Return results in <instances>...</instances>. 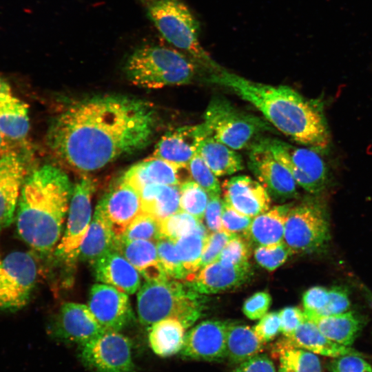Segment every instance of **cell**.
Instances as JSON below:
<instances>
[{
  "label": "cell",
  "mask_w": 372,
  "mask_h": 372,
  "mask_svg": "<svg viewBox=\"0 0 372 372\" xmlns=\"http://www.w3.org/2000/svg\"><path fill=\"white\" fill-rule=\"evenodd\" d=\"M291 254V250L284 242L274 245L258 246L254 253L257 263L269 271L284 264Z\"/></svg>",
  "instance_id": "42"
},
{
  "label": "cell",
  "mask_w": 372,
  "mask_h": 372,
  "mask_svg": "<svg viewBox=\"0 0 372 372\" xmlns=\"http://www.w3.org/2000/svg\"><path fill=\"white\" fill-rule=\"evenodd\" d=\"M209 136V132L203 122L177 127L161 138L153 156L187 169L200 143Z\"/></svg>",
  "instance_id": "17"
},
{
  "label": "cell",
  "mask_w": 372,
  "mask_h": 372,
  "mask_svg": "<svg viewBox=\"0 0 372 372\" xmlns=\"http://www.w3.org/2000/svg\"><path fill=\"white\" fill-rule=\"evenodd\" d=\"M350 306L348 290L344 287H333L329 289L328 302L320 316L347 312L349 311Z\"/></svg>",
  "instance_id": "47"
},
{
  "label": "cell",
  "mask_w": 372,
  "mask_h": 372,
  "mask_svg": "<svg viewBox=\"0 0 372 372\" xmlns=\"http://www.w3.org/2000/svg\"><path fill=\"white\" fill-rule=\"evenodd\" d=\"M271 303V297L268 292L258 291L245 301L242 311L251 320L260 319L267 313Z\"/></svg>",
  "instance_id": "48"
},
{
  "label": "cell",
  "mask_w": 372,
  "mask_h": 372,
  "mask_svg": "<svg viewBox=\"0 0 372 372\" xmlns=\"http://www.w3.org/2000/svg\"><path fill=\"white\" fill-rule=\"evenodd\" d=\"M87 306L105 330L118 331L134 320L128 294L105 284L92 285Z\"/></svg>",
  "instance_id": "14"
},
{
  "label": "cell",
  "mask_w": 372,
  "mask_h": 372,
  "mask_svg": "<svg viewBox=\"0 0 372 372\" xmlns=\"http://www.w3.org/2000/svg\"><path fill=\"white\" fill-rule=\"evenodd\" d=\"M196 66L176 50L146 44L136 48L128 55L123 71L134 85L158 89L191 83L196 74Z\"/></svg>",
  "instance_id": "5"
},
{
  "label": "cell",
  "mask_w": 372,
  "mask_h": 372,
  "mask_svg": "<svg viewBox=\"0 0 372 372\" xmlns=\"http://www.w3.org/2000/svg\"><path fill=\"white\" fill-rule=\"evenodd\" d=\"M329 296V289L322 286H315L307 289L302 296V304L307 319L320 316L325 308Z\"/></svg>",
  "instance_id": "44"
},
{
  "label": "cell",
  "mask_w": 372,
  "mask_h": 372,
  "mask_svg": "<svg viewBox=\"0 0 372 372\" xmlns=\"http://www.w3.org/2000/svg\"><path fill=\"white\" fill-rule=\"evenodd\" d=\"M159 223L151 216L142 212L116 240H146L156 242L161 238Z\"/></svg>",
  "instance_id": "39"
},
{
  "label": "cell",
  "mask_w": 372,
  "mask_h": 372,
  "mask_svg": "<svg viewBox=\"0 0 372 372\" xmlns=\"http://www.w3.org/2000/svg\"><path fill=\"white\" fill-rule=\"evenodd\" d=\"M185 327L176 319L167 318L151 325L149 344L155 354L162 358L180 351L185 337Z\"/></svg>",
  "instance_id": "32"
},
{
  "label": "cell",
  "mask_w": 372,
  "mask_h": 372,
  "mask_svg": "<svg viewBox=\"0 0 372 372\" xmlns=\"http://www.w3.org/2000/svg\"><path fill=\"white\" fill-rule=\"evenodd\" d=\"M94 191L95 183L87 175L82 176L73 187L64 234L55 252L67 261L78 259L79 247L91 223V201Z\"/></svg>",
  "instance_id": "11"
},
{
  "label": "cell",
  "mask_w": 372,
  "mask_h": 372,
  "mask_svg": "<svg viewBox=\"0 0 372 372\" xmlns=\"http://www.w3.org/2000/svg\"><path fill=\"white\" fill-rule=\"evenodd\" d=\"M52 330L56 338L81 345L105 331L87 305L75 302H66L61 306Z\"/></svg>",
  "instance_id": "19"
},
{
  "label": "cell",
  "mask_w": 372,
  "mask_h": 372,
  "mask_svg": "<svg viewBox=\"0 0 372 372\" xmlns=\"http://www.w3.org/2000/svg\"><path fill=\"white\" fill-rule=\"evenodd\" d=\"M182 169L153 156L132 165L121 178L140 193L145 186L150 184L179 186L182 183L180 177Z\"/></svg>",
  "instance_id": "24"
},
{
  "label": "cell",
  "mask_w": 372,
  "mask_h": 372,
  "mask_svg": "<svg viewBox=\"0 0 372 372\" xmlns=\"http://www.w3.org/2000/svg\"><path fill=\"white\" fill-rule=\"evenodd\" d=\"M207 81L229 89L254 106L276 128L294 141L318 152L330 145V133L318 101L292 87L249 80L221 66L208 71Z\"/></svg>",
  "instance_id": "2"
},
{
  "label": "cell",
  "mask_w": 372,
  "mask_h": 372,
  "mask_svg": "<svg viewBox=\"0 0 372 372\" xmlns=\"http://www.w3.org/2000/svg\"><path fill=\"white\" fill-rule=\"evenodd\" d=\"M263 342L250 327L236 322H227V357L234 364L258 355L263 349Z\"/></svg>",
  "instance_id": "33"
},
{
  "label": "cell",
  "mask_w": 372,
  "mask_h": 372,
  "mask_svg": "<svg viewBox=\"0 0 372 372\" xmlns=\"http://www.w3.org/2000/svg\"><path fill=\"white\" fill-rule=\"evenodd\" d=\"M197 153L216 176L231 175L244 169L241 155L211 136L202 141Z\"/></svg>",
  "instance_id": "31"
},
{
  "label": "cell",
  "mask_w": 372,
  "mask_h": 372,
  "mask_svg": "<svg viewBox=\"0 0 372 372\" xmlns=\"http://www.w3.org/2000/svg\"><path fill=\"white\" fill-rule=\"evenodd\" d=\"M251 244L242 236H234L223 249L217 260L226 266L250 265Z\"/></svg>",
  "instance_id": "40"
},
{
  "label": "cell",
  "mask_w": 372,
  "mask_h": 372,
  "mask_svg": "<svg viewBox=\"0 0 372 372\" xmlns=\"http://www.w3.org/2000/svg\"><path fill=\"white\" fill-rule=\"evenodd\" d=\"M132 342L118 331L105 330L81 345V359L92 372H132Z\"/></svg>",
  "instance_id": "12"
},
{
  "label": "cell",
  "mask_w": 372,
  "mask_h": 372,
  "mask_svg": "<svg viewBox=\"0 0 372 372\" xmlns=\"http://www.w3.org/2000/svg\"><path fill=\"white\" fill-rule=\"evenodd\" d=\"M279 357V372H322L316 353L296 347L274 348Z\"/></svg>",
  "instance_id": "35"
},
{
  "label": "cell",
  "mask_w": 372,
  "mask_h": 372,
  "mask_svg": "<svg viewBox=\"0 0 372 372\" xmlns=\"http://www.w3.org/2000/svg\"><path fill=\"white\" fill-rule=\"evenodd\" d=\"M289 205L275 206L254 217L244 236L252 245L269 246L283 242Z\"/></svg>",
  "instance_id": "28"
},
{
  "label": "cell",
  "mask_w": 372,
  "mask_h": 372,
  "mask_svg": "<svg viewBox=\"0 0 372 372\" xmlns=\"http://www.w3.org/2000/svg\"><path fill=\"white\" fill-rule=\"evenodd\" d=\"M72 190L68 175L50 165L37 169L23 183L15 216L17 231L41 254L53 251L61 238Z\"/></svg>",
  "instance_id": "3"
},
{
  "label": "cell",
  "mask_w": 372,
  "mask_h": 372,
  "mask_svg": "<svg viewBox=\"0 0 372 372\" xmlns=\"http://www.w3.org/2000/svg\"><path fill=\"white\" fill-rule=\"evenodd\" d=\"M140 196L143 212L158 222L180 210L179 186L150 184L141 190Z\"/></svg>",
  "instance_id": "29"
},
{
  "label": "cell",
  "mask_w": 372,
  "mask_h": 372,
  "mask_svg": "<svg viewBox=\"0 0 372 372\" xmlns=\"http://www.w3.org/2000/svg\"><path fill=\"white\" fill-rule=\"evenodd\" d=\"M187 170L190 179L203 188L208 195L221 194V187L216 176L198 153L188 163Z\"/></svg>",
  "instance_id": "41"
},
{
  "label": "cell",
  "mask_w": 372,
  "mask_h": 372,
  "mask_svg": "<svg viewBox=\"0 0 372 372\" xmlns=\"http://www.w3.org/2000/svg\"><path fill=\"white\" fill-rule=\"evenodd\" d=\"M291 174L297 185L309 193L318 194L329 180L327 165L318 151L299 147L273 138L258 141Z\"/></svg>",
  "instance_id": "9"
},
{
  "label": "cell",
  "mask_w": 372,
  "mask_h": 372,
  "mask_svg": "<svg viewBox=\"0 0 372 372\" xmlns=\"http://www.w3.org/2000/svg\"><path fill=\"white\" fill-rule=\"evenodd\" d=\"M280 332L288 337L293 334L296 330L307 319L304 311L297 307H287L280 312Z\"/></svg>",
  "instance_id": "50"
},
{
  "label": "cell",
  "mask_w": 372,
  "mask_h": 372,
  "mask_svg": "<svg viewBox=\"0 0 372 372\" xmlns=\"http://www.w3.org/2000/svg\"><path fill=\"white\" fill-rule=\"evenodd\" d=\"M233 372H276V369L267 355L260 354L242 362Z\"/></svg>",
  "instance_id": "52"
},
{
  "label": "cell",
  "mask_w": 372,
  "mask_h": 372,
  "mask_svg": "<svg viewBox=\"0 0 372 372\" xmlns=\"http://www.w3.org/2000/svg\"><path fill=\"white\" fill-rule=\"evenodd\" d=\"M3 137L4 136H3V134L0 132V154L1 152L2 147H3Z\"/></svg>",
  "instance_id": "54"
},
{
  "label": "cell",
  "mask_w": 372,
  "mask_h": 372,
  "mask_svg": "<svg viewBox=\"0 0 372 372\" xmlns=\"http://www.w3.org/2000/svg\"><path fill=\"white\" fill-rule=\"evenodd\" d=\"M329 221L325 207L315 200H305L289 208L283 242L293 254L316 251L329 242Z\"/></svg>",
  "instance_id": "8"
},
{
  "label": "cell",
  "mask_w": 372,
  "mask_h": 372,
  "mask_svg": "<svg viewBox=\"0 0 372 372\" xmlns=\"http://www.w3.org/2000/svg\"><path fill=\"white\" fill-rule=\"evenodd\" d=\"M224 201L238 212L254 218L270 208L271 196L258 181L245 175L227 179L223 184Z\"/></svg>",
  "instance_id": "21"
},
{
  "label": "cell",
  "mask_w": 372,
  "mask_h": 372,
  "mask_svg": "<svg viewBox=\"0 0 372 372\" xmlns=\"http://www.w3.org/2000/svg\"><path fill=\"white\" fill-rule=\"evenodd\" d=\"M38 275L37 261L26 251H12L0 259V309L14 312L29 302Z\"/></svg>",
  "instance_id": "10"
},
{
  "label": "cell",
  "mask_w": 372,
  "mask_h": 372,
  "mask_svg": "<svg viewBox=\"0 0 372 372\" xmlns=\"http://www.w3.org/2000/svg\"><path fill=\"white\" fill-rule=\"evenodd\" d=\"M249 146V168L269 196L277 200L297 197V183L289 172L258 141Z\"/></svg>",
  "instance_id": "13"
},
{
  "label": "cell",
  "mask_w": 372,
  "mask_h": 372,
  "mask_svg": "<svg viewBox=\"0 0 372 372\" xmlns=\"http://www.w3.org/2000/svg\"><path fill=\"white\" fill-rule=\"evenodd\" d=\"M308 320L312 321L325 337L346 347L353 343L364 324L361 317L351 311Z\"/></svg>",
  "instance_id": "30"
},
{
  "label": "cell",
  "mask_w": 372,
  "mask_h": 372,
  "mask_svg": "<svg viewBox=\"0 0 372 372\" xmlns=\"http://www.w3.org/2000/svg\"><path fill=\"white\" fill-rule=\"evenodd\" d=\"M203 120L211 136L234 150L250 145L258 134L271 129L261 118L240 110L218 96L210 100Z\"/></svg>",
  "instance_id": "7"
},
{
  "label": "cell",
  "mask_w": 372,
  "mask_h": 372,
  "mask_svg": "<svg viewBox=\"0 0 372 372\" xmlns=\"http://www.w3.org/2000/svg\"><path fill=\"white\" fill-rule=\"evenodd\" d=\"M227 322L209 320L193 327L185 334L182 356L210 362L225 358Z\"/></svg>",
  "instance_id": "15"
},
{
  "label": "cell",
  "mask_w": 372,
  "mask_h": 372,
  "mask_svg": "<svg viewBox=\"0 0 372 372\" xmlns=\"http://www.w3.org/2000/svg\"><path fill=\"white\" fill-rule=\"evenodd\" d=\"M93 271L97 281L127 294L140 289L141 277L136 269L118 251L113 249L96 260Z\"/></svg>",
  "instance_id": "22"
},
{
  "label": "cell",
  "mask_w": 372,
  "mask_h": 372,
  "mask_svg": "<svg viewBox=\"0 0 372 372\" xmlns=\"http://www.w3.org/2000/svg\"><path fill=\"white\" fill-rule=\"evenodd\" d=\"M253 329L262 342L265 343L273 340L280 332L279 312L273 311L266 313Z\"/></svg>",
  "instance_id": "49"
},
{
  "label": "cell",
  "mask_w": 372,
  "mask_h": 372,
  "mask_svg": "<svg viewBox=\"0 0 372 372\" xmlns=\"http://www.w3.org/2000/svg\"><path fill=\"white\" fill-rule=\"evenodd\" d=\"M232 236L223 230L209 232L205 243L200 269L217 260L223 249Z\"/></svg>",
  "instance_id": "45"
},
{
  "label": "cell",
  "mask_w": 372,
  "mask_h": 372,
  "mask_svg": "<svg viewBox=\"0 0 372 372\" xmlns=\"http://www.w3.org/2000/svg\"><path fill=\"white\" fill-rule=\"evenodd\" d=\"M30 128L28 109L0 77V132L12 140L23 139Z\"/></svg>",
  "instance_id": "25"
},
{
  "label": "cell",
  "mask_w": 372,
  "mask_h": 372,
  "mask_svg": "<svg viewBox=\"0 0 372 372\" xmlns=\"http://www.w3.org/2000/svg\"><path fill=\"white\" fill-rule=\"evenodd\" d=\"M329 366L330 372H372L371 365L359 354L335 358Z\"/></svg>",
  "instance_id": "46"
},
{
  "label": "cell",
  "mask_w": 372,
  "mask_h": 372,
  "mask_svg": "<svg viewBox=\"0 0 372 372\" xmlns=\"http://www.w3.org/2000/svg\"><path fill=\"white\" fill-rule=\"evenodd\" d=\"M26 168L23 158L10 151L0 156V234L13 222Z\"/></svg>",
  "instance_id": "18"
},
{
  "label": "cell",
  "mask_w": 372,
  "mask_h": 372,
  "mask_svg": "<svg viewBox=\"0 0 372 372\" xmlns=\"http://www.w3.org/2000/svg\"><path fill=\"white\" fill-rule=\"evenodd\" d=\"M363 289H364V293L365 294V296L366 299L368 300V302L372 309V293L364 286L363 287Z\"/></svg>",
  "instance_id": "53"
},
{
  "label": "cell",
  "mask_w": 372,
  "mask_h": 372,
  "mask_svg": "<svg viewBox=\"0 0 372 372\" xmlns=\"http://www.w3.org/2000/svg\"><path fill=\"white\" fill-rule=\"evenodd\" d=\"M251 276L250 265L226 266L216 260L200 269L184 281L198 293L214 294L239 287Z\"/></svg>",
  "instance_id": "20"
},
{
  "label": "cell",
  "mask_w": 372,
  "mask_h": 372,
  "mask_svg": "<svg viewBox=\"0 0 372 372\" xmlns=\"http://www.w3.org/2000/svg\"><path fill=\"white\" fill-rule=\"evenodd\" d=\"M253 218L244 215L224 201L221 216V230L232 235L244 236Z\"/></svg>",
  "instance_id": "43"
},
{
  "label": "cell",
  "mask_w": 372,
  "mask_h": 372,
  "mask_svg": "<svg viewBox=\"0 0 372 372\" xmlns=\"http://www.w3.org/2000/svg\"><path fill=\"white\" fill-rule=\"evenodd\" d=\"M296 347L316 354L337 358L347 354L361 353L349 347L331 341L325 337L311 320L304 322L288 337L278 341L274 348Z\"/></svg>",
  "instance_id": "23"
},
{
  "label": "cell",
  "mask_w": 372,
  "mask_h": 372,
  "mask_svg": "<svg viewBox=\"0 0 372 372\" xmlns=\"http://www.w3.org/2000/svg\"><path fill=\"white\" fill-rule=\"evenodd\" d=\"M114 249L120 252L146 281L168 278L159 261L156 242L116 240Z\"/></svg>",
  "instance_id": "26"
},
{
  "label": "cell",
  "mask_w": 372,
  "mask_h": 372,
  "mask_svg": "<svg viewBox=\"0 0 372 372\" xmlns=\"http://www.w3.org/2000/svg\"><path fill=\"white\" fill-rule=\"evenodd\" d=\"M179 189L180 210L202 221L209 199L207 192L192 179L182 182Z\"/></svg>",
  "instance_id": "36"
},
{
  "label": "cell",
  "mask_w": 372,
  "mask_h": 372,
  "mask_svg": "<svg viewBox=\"0 0 372 372\" xmlns=\"http://www.w3.org/2000/svg\"><path fill=\"white\" fill-rule=\"evenodd\" d=\"M156 244L158 259L166 275L171 278L185 280L187 273L177 253L175 242L161 237Z\"/></svg>",
  "instance_id": "38"
},
{
  "label": "cell",
  "mask_w": 372,
  "mask_h": 372,
  "mask_svg": "<svg viewBox=\"0 0 372 372\" xmlns=\"http://www.w3.org/2000/svg\"><path fill=\"white\" fill-rule=\"evenodd\" d=\"M115 242L116 238L109 220L96 206L87 232L79 247L78 259L92 265L114 249Z\"/></svg>",
  "instance_id": "27"
},
{
  "label": "cell",
  "mask_w": 372,
  "mask_h": 372,
  "mask_svg": "<svg viewBox=\"0 0 372 372\" xmlns=\"http://www.w3.org/2000/svg\"><path fill=\"white\" fill-rule=\"evenodd\" d=\"M157 113L149 102L123 95L77 101L52 121L47 143L60 159L81 171L99 169L151 141Z\"/></svg>",
  "instance_id": "1"
},
{
  "label": "cell",
  "mask_w": 372,
  "mask_h": 372,
  "mask_svg": "<svg viewBox=\"0 0 372 372\" xmlns=\"http://www.w3.org/2000/svg\"><path fill=\"white\" fill-rule=\"evenodd\" d=\"M208 234L207 227L200 222L192 233L175 242L177 253L187 273L186 279L200 269L203 251Z\"/></svg>",
  "instance_id": "34"
},
{
  "label": "cell",
  "mask_w": 372,
  "mask_h": 372,
  "mask_svg": "<svg viewBox=\"0 0 372 372\" xmlns=\"http://www.w3.org/2000/svg\"><path fill=\"white\" fill-rule=\"evenodd\" d=\"M202 298L184 280L168 277L146 281L137 294L138 319L143 324L151 326L174 318L187 329L203 314L205 302Z\"/></svg>",
  "instance_id": "4"
},
{
  "label": "cell",
  "mask_w": 372,
  "mask_h": 372,
  "mask_svg": "<svg viewBox=\"0 0 372 372\" xmlns=\"http://www.w3.org/2000/svg\"><path fill=\"white\" fill-rule=\"evenodd\" d=\"M97 206L109 220L116 240L143 212L140 193L121 178L104 195Z\"/></svg>",
  "instance_id": "16"
},
{
  "label": "cell",
  "mask_w": 372,
  "mask_h": 372,
  "mask_svg": "<svg viewBox=\"0 0 372 372\" xmlns=\"http://www.w3.org/2000/svg\"><path fill=\"white\" fill-rule=\"evenodd\" d=\"M224 200L220 194H209L208 203L205 213L207 229L210 232L221 230V216Z\"/></svg>",
  "instance_id": "51"
},
{
  "label": "cell",
  "mask_w": 372,
  "mask_h": 372,
  "mask_svg": "<svg viewBox=\"0 0 372 372\" xmlns=\"http://www.w3.org/2000/svg\"><path fill=\"white\" fill-rule=\"evenodd\" d=\"M147 17L163 38L187 52L207 70L217 64L200 44L199 23L180 0H140Z\"/></svg>",
  "instance_id": "6"
},
{
  "label": "cell",
  "mask_w": 372,
  "mask_h": 372,
  "mask_svg": "<svg viewBox=\"0 0 372 372\" xmlns=\"http://www.w3.org/2000/svg\"><path fill=\"white\" fill-rule=\"evenodd\" d=\"M200 222L192 215L180 210L159 223L161 237L176 242L192 233Z\"/></svg>",
  "instance_id": "37"
}]
</instances>
